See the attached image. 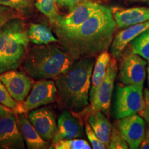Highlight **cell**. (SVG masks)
<instances>
[{
	"label": "cell",
	"instance_id": "15",
	"mask_svg": "<svg viewBox=\"0 0 149 149\" xmlns=\"http://www.w3.org/2000/svg\"><path fill=\"white\" fill-rule=\"evenodd\" d=\"M148 30L149 20L130 26L117 33L111 46V52L113 57L115 59L120 58L128 44L141 33Z\"/></svg>",
	"mask_w": 149,
	"mask_h": 149
},
{
	"label": "cell",
	"instance_id": "10",
	"mask_svg": "<svg viewBox=\"0 0 149 149\" xmlns=\"http://www.w3.org/2000/svg\"><path fill=\"white\" fill-rule=\"evenodd\" d=\"M0 81L15 100L22 103L34 84L33 79L29 74L17 69L10 70L0 74Z\"/></svg>",
	"mask_w": 149,
	"mask_h": 149
},
{
	"label": "cell",
	"instance_id": "33",
	"mask_svg": "<svg viewBox=\"0 0 149 149\" xmlns=\"http://www.w3.org/2000/svg\"><path fill=\"white\" fill-rule=\"evenodd\" d=\"M147 78H148V86H149V65L147 68Z\"/></svg>",
	"mask_w": 149,
	"mask_h": 149
},
{
	"label": "cell",
	"instance_id": "26",
	"mask_svg": "<svg viewBox=\"0 0 149 149\" xmlns=\"http://www.w3.org/2000/svg\"><path fill=\"white\" fill-rule=\"evenodd\" d=\"M127 142L121 135L117 126L114 125L112 127V131L110 138L109 148L111 149H126L128 148Z\"/></svg>",
	"mask_w": 149,
	"mask_h": 149
},
{
	"label": "cell",
	"instance_id": "34",
	"mask_svg": "<svg viewBox=\"0 0 149 149\" xmlns=\"http://www.w3.org/2000/svg\"><path fill=\"white\" fill-rule=\"evenodd\" d=\"M141 1V0H126V2H129V3L135 2V1Z\"/></svg>",
	"mask_w": 149,
	"mask_h": 149
},
{
	"label": "cell",
	"instance_id": "16",
	"mask_svg": "<svg viewBox=\"0 0 149 149\" xmlns=\"http://www.w3.org/2000/svg\"><path fill=\"white\" fill-rule=\"evenodd\" d=\"M112 10L117 26L120 29H126L130 26L149 20V7L115 8Z\"/></svg>",
	"mask_w": 149,
	"mask_h": 149
},
{
	"label": "cell",
	"instance_id": "2",
	"mask_svg": "<svg viewBox=\"0 0 149 149\" xmlns=\"http://www.w3.org/2000/svg\"><path fill=\"white\" fill-rule=\"evenodd\" d=\"M95 57L76 59L71 66L55 79L57 99L61 107L74 114L89 105V93Z\"/></svg>",
	"mask_w": 149,
	"mask_h": 149
},
{
	"label": "cell",
	"instance_id": "14",
	"mask_svg": "<svg viewBox=\"0 0 149 149\" xmlns=\"http://www.w3.org/2000/svg\"><path fill=\"white\" fill-rule=\"evenodd\" d=\"M84 134L81 120L75 114L66 109L62 111L57 120V130L52 144L62 139L81 138Z\"/></svg>",
	"mask_w": 149,
	"mask_h": 149
},
{
	"label": "cell",
	"instance_id": "30",
	"mask_svg": "<svg viewBox=\"0 0 149 149\" xmlns=\"http://www.w3.org/2000/svg\"><path fill=\"white\" fill-rule=\"evenodd\" d=\"M83 1L84 0H56V2L59 6L68 8L70 10Z\"/></svg>",
	"mask_w": 149,
	"mask_h": 149
},
{
	"label": "cell",
	"instance_id": "23",
	"mask_svg": "<svg viewBox=\"0 0 149 149\" xmlns=\"http://www.w3.org/2000/svg\"><path fill=\"white\" fill-rule=\"evenodd\" d=\"M51 148L55 149H91L92 147L85 139L72 138L62 139L52 144Z\"/></svg>",
	"mask_w": 149,
	"mask_h": 149
},
{
	"label": "cell",
	"instance_id": "9",
	"mask_svg": "<svg viewBox=\"0 0 149 149\" xmlns=\"http://www.w3.org/2000/svg\"><path fill=\"white\" fill-rule=\"evenodd\" d=\"M146 65V61L137 54H125L120 63L119 79L124 85L144 86Z\"/></svg>",
	"mask_w": 149,
	"mask_h": 149
},
{
	"label": "cell",
	"instance_id": "6",
	"mask_svg": "<svg viewBox=\"0 0 149 149\" xmlns=\"http://www.w3.org/2000/svg\"><path fill=\"white\" fill-rule=\"evenodd\" d=\"M144 86L134 85H117L115 98L114 115L116 119L137 114L144 107L143 95Z\"/></svg>",
	"mask_w": 149,
	"mask_h": 149
},
{
	"label": "cell",
	"instance_id": "17",
	"mask_svg": "<svg viewBox=\"0 0 149 149\" xmlns=\"http://www.w3.org/2000/svg\"><path fill=\"white\" fill-rule=\"evenodd\" d=\"M17 121L24 141L29 149L51 148L49 141L41 137L28 118L26 113H16Z\"/></svg>",
	"mask_w": 149,
	"mask_h": 149
},
{
	"label": "cell",
	"instance_id": "18",
	"mask_svg": "<svg viewBox=\"0 0 149 149\" xmlns=\"http://www.w3.org/2000/svg\"><path fill=\"white\" fill-rule=\"evenodd\" d=\"M86 121L107 148H109L112 125L105 115L102 112H95L88 115Z\"/></svg>",
	"mask_w": 149,
	"mask_h": 149
},
{
	"label": "cell",
	"instance_id": "32",
	"mask_svg": "<svg viewBox=\"0 0 149 149\" xmlns=\"http://www.w3.org/2000/svg\"><path fill=\"white\" fill-rule=\"evenodd\" d=\"M13 111V110H11L10 109H9V108L5 107V106L0 104V118Z\"/></svg>",
	"mask_w": 149,
	"mask_h": 149
},
{
	"label": "cell",
	"instance_id": "3",
	"mask_svg": "<svg viewBox=\"0 0 149 149\" xmlns=\"http://www.w3.org/2000/svg\"><path fill=\"white\" fill-rule=\"evenodd\" d=\"M75 61L61 47L53 43L31 48L23 61V67L33 79H53L58 77Z\"/></svg>",
	"mask_w": 149,
	"mask_h": 149
},
{
	"label": "cell",
	"instance_id": "12",
	"mask_svg": "<svg viewBox=\"0 0 149 149\" xmlns=\"http://www.w3.org/2000/svg\"><path fill=\"white\" fill-rule=\"evenodd\" d=\"M117 126L129 148H139L146 132L144 119L140 115L133 114L119 119Z\"/></svg>",
	"mask_w": 149,
	"mask_h": 149
},
{
	"label": "cell",
	"instance_id": "21",
	"mask_svg": "<svg viewBox=\"0 0 149 149\" xmlns=\"http://www.w3.org/2000/svg\"><path fill=\"white\" fill-rule=\"evenodd\" d=\"M35 6L37 10L49 19L53 25L60 18L61 15L56 0H35Z\"/></svg>",
	"mask_w": 149,
	"mask_h": 149
},
{
	"label": "cell",
	"instance_id": "4",
	"mask_svg": "<svg viewBox=\"0 0 149 149\" xmlns=\"http://www.w3.org/2000/svg\"><path fill=\"white\" fill-rule=\"evenodd\" d=\"M29 39L22 17L10 19L0 30V74L17 69L28 53Z\"/></svg>",
	"mask_w": 149,
	"mask_h": 149
},
{
	"label": "cell",
	"instance_id": "13",
	"mask_svg": "<svg viewBox=\"0 0 149 149\" xmlns=\"http://www.w3.org/2000/svg\"><path fill=\"white\" fill-rule=\"evenodd\" d=\"M28 118L41 137L51 142L57 130L56 117L53 111L48 107H40L28 113Z\"/></svg>",
	"mask_w": 149,
	"mask_h": 149
},
{
	"label": "cell",
	"instance_id": "35",
	"mask_svg": "<svg viewBox=\"0 0 149 149\" xmlns=\"http://www.w3.org/2000/svg\"><path fill=\"white\" fill-rule=\"evenodd\" d=\"M141 1H143V2H145V3H146L147 4H148L149 5V0H141Z\"/></svg>",
	"mask_w": 149,
	"mask_h": 149
},
{
	"label": "cell",
	"instance_id": "24",
	"mask_svg": "<svg viewBox=\"0 0 149 149\" xmlns=\"http://www.w3.org/2000/svg\"><path fill=\"white\" fill-rule=\"evenodd\" d=\"M0 104L13 110L16 113H22L21 103L11 97L3 84L0 81Z\"/></svg>",
	"mask_w": 149,
	"mask_h": 149
},
{
	"label": "cell",
	"instance_id": "28",
	"mask_svg": "<svg viewBox=\"0 0 149 149\" xmlns=\"http://www.w3.org/2000/svg\"><path fill=\"white\" fill-rule=\"evenodd\" d=\"M85 132L86 135L88 137L89 141H90L91 146L93 149H105L107 148L105 144L101 141L97 135L93 131L92 128L91 127L90 124L88 122L85 124Z\"/></svg>",
	"mask_w": 149,
	"mask_h": 149
},
{
	"label": "cell",
	"instance_id": "27",
	"mask_svg": "<svg viewBox=\"0 0 149 149\" xmlns=\"http://www.w3.org/2000/svg\"><path fill=\"white\" fill-rule=\"evenodd\" d=\"M17 17H22V15L14 9L0 5V30L8 21Z\"/></svg>",
	"mask_w": 149,
	"mask_h": 149
},
{
	"label": "cell",
	"instance_id": "31",
	"mask_svg": "<svg viewBox=\"0 0 149 149\" xmlns=\"http://www.w3.org/2000/svg\"><path fill=\"white\" fill-rule=\"evenodd\" d=\"M139 148L141 149H149V126L145 132V135L143 139L142 142L139 146Z\"/></svg>",
	"mask_w": 149,
	"mask_h": 149
},
{
	"label": "cell",
	"instance_id": "22",
	"mask_svg": "<svg viewBox=\"0 0 149 149\" xmlns=\"http://www.w3.org/2000/svg\"><path fill=\"white\" fill-rule=\"evenodd\" d=\"M132 52L149 62V30L141 33L129 43Z\"/></svg>",
	"mask_w": 149,
	"mask_h": 149
},
{
	"label": "cell",
	"instance_id": "29",
	"mask_svg": "<svg viewBox=\"0 0 149 149\" xmlns=\"http://www.w3.org/2000/svg\"><path fill=\"white\" fill-rule=\"evenodd\" d=\"M144 107L139 112V114L144 119L145 122L149 126V90L145 89L144 91Z\"/></svg>",
	"mask_w": 149,
	"mask_h": 149
},
{
	"label": "cell",
	"instance_id": "8",
	"mask_svg": "<svg viewBox=\"0 0 149 149\" xmlns=\"http://www.w3.org/2000/svg\"><path fill=\"white\" fill-rule=\"evenodd\" d=\"M57 99V89L55 81L39 79L34 82L32 89L26 100L21 103L22 113L52 104Z\"/></svg>",
	"mask_w": 149,
	"mask_h": 149
},
{
	"label": "cell",
	"instance_id": "20",
	"mask_svg": "<svg viewBox=\"0 0 149 149\" xmlns=\"http://www.w3.org/2000/svg\"><path fill=\"white\" fill-rule=\"evenodd\" d=\"M30 42L35 45H45L58 42L51 29L42 24H31L27 29Z\"/></svg>",
	"mask_w": 149,
	"mask_h": 149
},
{
	"label": "cell",
	"instance_id": "11",
	"mask_svg": "<svg viewBox=\"0 0 149 149\" xmlns=\"http://www.w3.org/2000/svg\"><path fill=\"white\" fill-rule=\"evenodd\" d=\"M25 141L19 128L15 112L0 118V149H24Z\"/></svg>",
	"mask_w": 149,
	"mask_h": 149
},
{
	"label": "cell",
	"instance_id": "7",
	"mask_svg": "<svg viewBox=\"0 0 149 149\" xmlns=\"http://www.w3.org/2000/svg\"><path fill=\"white\" fill-rule=\"evenodd\" d=\"M100 6L95 1L84 0L72 8L66 15L61 16L58 21L54 24L57 38L77 30L100 8Z\"/></svg>",
	"mask_w": 149,
	"mask_h": 149
},
{
	"label": "cell",
	"instance_id": "25",
	"mask_svg": "<svg viewBox=\"0 0 149 149\" xmlns=\"http://www.w3.org/2000/svg\"><path fill=\"white\" fill-rule=\"evenodd\" d=\"M33 3V0H0V5L14 9L21 15L30 12Z\"/></svg>",
	"mask_w": 149,
	"mask_h": 149
},
{
	"label": "cell",
	"instance_id": "5",
	"mask_svg": "<svg viewBox=\"0 0 149 149\" xmlns=\"http://www.w3.org/2000/svg\"><path fill=\"white\" fill-rule=\"evenodd\" d=\"M117 64L116 59L111 58L107 67V72L105 77L98 88L97 89L91 104L78 115L86 117L88 115L95 113L102 112L104 114L109 115L111 106V97L113 94L115 78L117 74Z\"/></svg>",
	"mask_w": 149,
	"mask_h": 149
},
{
	"label": "cell",
	"instance_id": "19",
	"mask_svg": "<svg viewBox=\"0 0 149 149\" xmlns=\"http://www.w3.org/2000/svg\"><path fill=\"white\" fill-rule=\"evenodd\" d=\"M111 59V55L107 51H103L97 57L91 76V84L89 93V102L93 100L97 89L100 86L105 77L107 67Z\"/></svg>",
	"mask_w": 149,
	"mask_h": 149
},
{
	"label": "cell",
	"instance_id": "1",
	"mask_svg": "<svg viewBox=\"0 0 149 149\" xmlns=\"http://www.w3.org/2000/svg\"><path fill=\"white\" fill-rule=\"evenodd\" d=\"M116 29L112 8L101 5L77 30L57 39L61 48L74 60L95 58L111 46Z\"/></svg>",
	"mask_w": 149,
	"mask_h": 149
}]
</instances>
